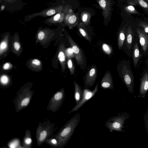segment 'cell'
<instances>
[{
	"label": "cell",
	"instance_id": "13",
	"mask_svg": "<svg viewBox=\"0 0 148 148\" xmlns=\"http://www.w3.org/2000/svg\"><path fill=\"white\" fill-rule=\"evenodd\" d=\"M140 57L138 43H136L133 49V59L134 65L136 68L137 66Z\"/></svg>",
	"mask_w": 148,
	"mask_h": 148
},
{
	"label": "cell",
	"instance_id": "22",
	"mask_svg": "<svg viewBox=\"0 0 148 148\" xmlns=\"http://www.w3.org/2000/svg\"><path fill=\"white\" fill-rule=\"evenodd\" d=\"M7 44L5 41H3L1 43L0 45V51L1 53L2 51L7 48Z\"/></svg>",
	"mask_w": 148,
	"mask_h": 148
},
{
	"label": "cell",
	"instance_id": "26",
	"mask_svg": "<svg viewBox=\"0 0 148 148\" xmlns=\"http://www.w3.org/2000/svg\"><path fill=\"white\" fill-rule=\"evenodd\" d=\"M29 101L30 99L29 98H25L21 101V105L22 106H26L28 104Z\"/></svg>",
	"mask_w": 148,
	"mask_h": 148
},
{
	"label": "cell",
	"instance_id": "4",
	"mask_svg": "<svg viewBox=\"0 0 148 148\" xmlns=\"http://www.w3.org/2000/svg\"><path fill=\"white\" fill-rule=\"evenodd\" d=\"M98 83H97L92 90H91L87 89H84L82 99L78 104L76 105L70 111L69 113L78 111L86 102L93 97L98 91Z\"/></svg>",
	"mask_w": 148,
	"mask_h": 148
},
{
	"label": "cell",
	"instance_id": "3",
	"mask_svg": "<svg viewBox=\"0 0 148 148\" xmlns=\"http://www.w3.org/2000/svg\"><path fill=\"white\" fill-rule=\"evenodd\" d=\"M63 8V7L60 5L48 8L38 12L26 16L24 17V20L25 21H28L37 17H50L58 12L62 11Z\"/></svg>",
	"mask_w": 148,
	"mask_h": 148
},
{
	"label": "cell",
	"instance_id": "36",
	"mask_svg": "<svg viewBox=\"0 0 148 148\" xmlns=\"http://www.w3.org/2000/svg\"><path fill=\"white\" fill-rule=\"evenodd\" d=\"M88 18V15L87 14H84L82 17V20L84 22H86Z\"/></svg>",
	"mask_w": 148,
	"mask_h": 148
},
{
	"label": "cell",
	"instance_id": "17",
	"mask_svg": "<svg viewBox=\"0 0 148 148\" xmlns=\"http://www.w3.org/2000/svg\"><path fill=\"white\" fill-rule=\"evenodd\" d=\"M68 67L69 69L71 75H73L75 71V67L70 57H69L67 61Z\"/></svg>",
	"mask_w": 148,
	"mask_h": 148
},
{
	"label": "cell",
	"instance_id": "31",
	"mask_svg": "<svg viewBox=\"0 0 148 148\" xmlns=\"http://www.w3.org/2000/svg\"><path fill=\"white\" fill-rule=\"evenodd\" d=\"M140 4L143 7L146 8L148 6L147 3L143 0H140L139 1Z\"/></svg>",
	"mask_w": 148,
	"mask_h": 148
},
{
	"label": "cell",
	"instance_id": "24",
	"mask_svg": "<svg viewBox=\"0 0 148 148\" xmlns=\"http://www.w3.org/2000/svg\"><path fill=\"white\" fill-rule=\"evenodd\" d=\"M45 36V33L44 31L41 30L39 31L38 34V37L40 40L44 39Z\"/></svg>",
	"mask_w": 148,
	"mask_h": 148
},
{
	"label": "cell",
	"instance_id": "16",
	"mask_svg": "<svg viewBox=\"0 0 148 148\" xmlns=\"http://www.w3.org/2000/svg\"><path fill=\"white\" fill-rule=\"evenodd\" d=\"M58 58L62 65V67L64 69L65 66L66 56L63 50H60L59 52Z\"/></svg>",
	"mask_w": 148,
	"mask_h": 148
},
{
	"label": "cell",
	"instance_id": "6",
	"mask_svg": "<svg viewBox=\"0 0 148 148\" xmlns=\"http://www.w3.org/2000/svg\"><path fill=\"white\" fill-rule=\"evenodd\" d=\"M68 39L77 63L79 65L83 64L84 62L83 56L80 48L71 37H68Z\"/></svg>",
	"mask_w": 148,
	"mask_h": 148
},
{
	"label": "cell",
	"instance_id": "19",
	"mask_svg": "<svg viewBox=\"0 0 148 148\" xmlns=\"http://www.w3.org/2000/svg\"><path fill=\"white\" fill-rule=\"evenodd\" d=\"M79 31L81 34L83 36L86 40L88 41L90 40V38L88 35L87 33L82 28H79Z\"/></svg>",
	"mask_w": 148,
	"mask_h": 148
},
{
	"label": "cell",
	"instance_id": "18",
	"mask_svg": "<svg viewBox=\"0 0 148 148\" xmlns=\"http://www.w3.org/2000/svg\"><path fill=\"white\" fill-rule=\"evenodd\" d=\"M102 49L103 51L107 54H110L112 51V49L108 45L104 43L102 45Z\"/></svg>",
	"mask_w": 148,
	"mask_h": 148
},
{
	"label": "cell",
	"instance_id": "12",
	"mask_svg": "<svg viewBox=\"0 0 148 148\" xmlns=\"http://www.w3.org/2000/svg\"><path fill=\"white\" fill-rule=\"evenodd\" d=\"M73 84L74 86V97L76 104H77L82 99L83 92L79 86L76 82L74 81Z\"/></svg>",
	"mask_w": 148,
	"mask_h": 148
},
{
	"label": "cell",
	"instance_id": "8",
	"mask_svg": "<svg viewBox=\"0 0 148 148\" xmlns=\"http://www.w3.org/2000/svg\"><path fill=\"white\" fill-rule=\"evenodd\" d=\"M101 83V87L104 89H112L114 88L112 79L109 71H107L103 77Z\"/></svg>",
	"mask_w": 148,
	"mask_h": 148
},
{
	"label": "cell",
	"instance_id": "38",
	"mask_svg": "<svg viewBox=\"0 0 148 148\" xmlns=\"http://www.w3.org/2000/svg\"><path fill=\"white\" fill-rule=\"evenodd\" d=\"M51 142L52 143L54 144H56L57 143V142L56 140L55 139H53L51 140Z\"/></svg>",
	"mask_w": 148,
	"mask_h": 148
},
{
	"label": "cell",
	"instance_id": "15",
	"mask_svg": "<svg viewBox=\"0 0 148 148\" xmlns=\"http://www.w3.org/2000/svg\"><path fill=\"white\" fill-rule=\"evenodd\" d=\"M126 44L127 48L130 49L131 48L132 42V32L130 31L128 32L126 34Z\"/></svg>",
	"mask_w": 148,
	"mask_h": 148
},
{
	"label": "cell",
	"instance_id": "5",
	"mask_svg": "<svg viewBox=\"0 0 148 148\" xmlns=\"http://www.w3.org/2000/svg\"><path fill=\"white\" fill-rule=\"evenodd\" d=\"M122 73L123 81L129 92L133 94L134 78L130 71L126 66L123 67Z\"/></svg>",
	"mask_w": 148,
	"mask_h": 148
},
{
	"label": "cell",
	"instance_id": "9",
	"mask_svg": "<svg viewBox=\"0 0 148 148\" xmlns=\"http://www.w3.org/2000/svg\"><path fill=\"white\" fill-rule=\"evenodd\" d=\"M148 91V74L145 73L141 82L138 97L144 98Z\"/></svg>",
	"mask_w": 148,
	"mask_h": 148
},
{
	"label": "cell",
	"instance_id": "25",
	"mask_svg": "<svg viewBox=\"0 0 148 148\" xmlns=\"http://www.w3.org/2000/svg\"><path fill=\"white\" fill-rule=\"evenodd\" d=\"M77 20L76 16L74 15L71 16L68 19V22L69 23L73 24Z\"/></svg>",
	"mask_w": 148,
	"mask_h": 148
},
{
	"label": "cell",
	"instance_id": "23",
	"mask_svg": "<svg viewBox=\"0 0 148 148\" xmlns=\"http://www.w3.org/2000/svg\"><path fill=\"white\" fill-rule=\"evenodd\" d=\"M47 135V131L45 130L42 131L40 134L39 137V140L40 141H43L46 138Z\"/></svg>",
	"mask_w": 148,
	"mask_h": 148
},
{
	"label": "cell",
	"instance_id": "28",
	"mask_svg": "<svg viewBox=\"0 0 148 148\" xmlns=\"http://www.w3.org/2000/svg\"><path fill=\"white\" fill-rule=\"evenodd\" d=\"M18 143V141L16 140L10 143L9 145L11 148H15L17 146Z\"/></svg>",
	"mask_w": 148,
	"mask_h": 148
},
{
	"label": "cell",
	"instance_id": "7",
	"mask_svg": "<svg viewBox=\"0 0 148 148\" xmlns=\"http://www.w3.org/2000/svg\"><path fill=\"white\" fill-rule=\"evenodd\" d=\"M97 71L95 67L92 68L88 72L85 82L84 87L88 88L94 84L96 78Z\"/></svg>",
	"mask_w": 148,
	"mask_h": 148
},
{
	"label": "cell",
	"instance_id": "27",
	"mask_svg": "<svg viewBox=\"0 0 148 148\" xmlns=\"http://www.w3.org/2000/svg\"><path fill=\"white\" fill-rule=\"evenodd\" d=\"M1 82L3 84H6L8 81V78L5 75H2L0 78Z\"/></svg>",
	"mask_w": 148,
	"mask_h": 148
},
{
	"label": "cell",
	"instance_id": "11",
	"mask_svg": "<svg viewBox=\"0 0 148 148\" xmlns=\"http://www.w3.org/2000/svg\"><path fill=\"white\" fill-rule=\"evenodd\" d=\"M62 12L45 19L44 22L48 24H54L62 21L64 18V13Z\"/></svg>",
	"mask_w": 148,
	"mask_h": 148
},
{
	"label": "cell",
	"instance_id": "10",
	"mask_svg": "<svg viewBox=\"0 0 148 148\" xmlns=\"http://www.w3.org/2000/svg\"><path fill=\"white\" fill-rule=\"evenodd\" d=\"M139 42L143 50L146 52L148 49V35L143 31L137 29Z\"/></svg>",
	"mask_w": 148,
	"mask_h": 148
},
{
	"label": "cell",
	"instance_id": "33",
	"mask_svg": "<svg viewBox=\"0 0 148 148\" xmlns=\"http://www.w3.org/2000/svg\"><path fill=\"white\" fill-rule=\"evenodd\" d=\"M10 66V63L7 62L4 64L3 66V68L4 70H7L9 68Z\"/></svg>",
	"mask_w": 148,
	"mask_h": 148
},
{
	"label": "cell",
	"instance_id": "32",
	"mask_svg": "<svg viewBox=\"0 0 148 148\" xmlns=\"http://www.w3.org/2000/svg\"><path fill=\"white\" fill-rule=\"evenodd\" d=\"M32 63L37 66L40 65L41 64L40 61L37 59H34L32 61Z\"/></svg>",
	"mask_w": 148,
	"mask_h": 148
},
{
	"label": "cell",
	"instance_id": "2",
	"mask_svg": "<svg viewBox=\"0 0 148 148\" xmlns=\"http://www.w3.org/2000/svg\"><path fill=\"white\" fill-rule=\"evenodd\" d=\"M80 114H77L68 121L60 133V136L62 138V144L67 142L72 136L80 121Z\"/></svg>",
	"mask_w": 148,
	"mask_h": 148
},
{
	"label": "cell",
	"instance_id": "30",
	"mask_svg": "<svg viewBox=\"0 0 148 148\" xmlns=\"http://www.w3.org/2000/svg\"><path fill=\"white\" fill-rule=\"evenodd\" d=\"M100 6L103 8H105L106 6V2L105 0H100L99 2Z\"/></svg>",
	"mask_w": 148,
	"mask_h": 148
},
{
	"label": "cell",
	"instance_id": "1",
	"mask_svg": "<svg viewBox=\"0 0 148 148\" xmlns=\"http://www.w3.org/2000/svg\"><path fill=\"white\" fill-rule=\"evenodd\" d=\"M130 116L129 113L127 112H122L118 116L110 118L106 122L105 126L111 132L113 131L124 132L125 131L122 129L125 127L124 124Z\"/></svg>",
	"mask_w": 148,
	"mask_h": 148
},
{
	"label": "cell",
	"instance_id": "34",
	"mask_svg": "<svg viewBox=\"0 0 148 148\" xmlns=\"http://www.w3.org/2000/svg\"><path fill=\"white\" fill-rule=\"evenodd\" d=\"M32 140L30 138H26L25 140V143L28 145H29L32 143Z\"/></svg>",
	"mask_w": 148,
	"mask_h": 148
},
{
	"label": "cell",
	"instance_id": "14",
	"mask_svg": "<svg viewBox=\"0 0 148 148\" xmlns=\"http://www.w3.org/2000/svg\"><path fill=\"white\" fill-rule=\"evenodd\" d=\"M125 39V32L122 31L120 32L118 40V44L119 49H120L123 47Z\"/></svg>",
	"mask_w": 148,
	"mask_h": 148
},
{
	"label": "cell",
	"instance_id": "29",
	"mask_svg": "<svg viewBox=\"0 0 148 148\" xmlns=\"http://www.w3.org/2000/svg\"><path fill=\"white\" fill-rule=\"evenodd\" d=\"M14 49L17 51H18L21 47L20 44L17 42H14Z\"/></svg>",
	"mask_w": 148,
	"mask_h": 148
},
{
	"label": "cell",
	"instance_id": "39",
	"mask_svg": "<svg viewBox=\"0 0 148 148\" xmlns=\"http://www.w3.org/2000/svg\"><path fill=\"white\" fill-rule=\"evenodd\" d=\"M2 1V0H0V3H1V2Z\"/></svg>",
	"mask_w": 148,
	"mask_h": 148
},
{
	"label": "cell",
	"instance_id": "20",
	"mask_svg": "<svg viewBox=\"0 0 148 148\" xmlns=\"http://www.w3.org/2000/svg\"><path fill=\"white\" fill-rule=\"evenodd\" d=\"M144 120L146 130L148 135V108L144 116Z\"/></svg>",
	"mask_w": 148,
	"mask_h": 148
},
{
	"label": "cell",
	"instance_id": "21",
	"mask_svg": "<svg viewBox=\"0 0 148 148\" xmlns=\"http://www.w3.org/2000/svg\"><path fill=\"white\" fill-rule=\"evenodd\" d=\"M63 92H57L54 95V99L57 101H61L62 99L64 94Z\"/></svg>",
	"mask_w": 148,
	"mask_h": 148
},
{
	"label": "cell",
	"instance_id": "37",
	"mask_svg": "<svg viewBox=\"0 0 148 148\" xmlns=\"http://www.w3.org/2000/svg\"><path fill=\"white\" fill-rule=\"evenodd\" d=\"M128 9L131 11H133L135 9L134 8L133 6L131 5H130L128 6Z\"/></svg>",
	"mask_w": 148,
	"mask_h": 148
},
{
	"label": "cell",
	"instance_id": "35",
	"mask_svg": "<svg viewBox=\"0 0 148 148\" xmlns=\"http://www.w3.org/2000/svg\"><path fill=\"white\" fill-rule=\"evenodd\" d=\"M17 0H2V2L3 1L5 3H13Z\"/></svg>",
	"mask_w": 148,
	"mask_h": 148
}]
</instances>
